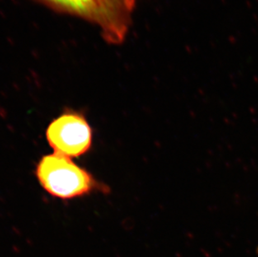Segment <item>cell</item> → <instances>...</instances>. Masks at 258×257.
I'll use <instances>...</instances> for the list:
<instances>
[{
	"instance_id": "1",
	"label": "cell",
	"mask_w": 258,
	"mask_h": 257,
	"mask_svg": "<svg viewBox=\"0 0 258 257\" xmlns=\"http://www.w3.org/2000/svg\"><path fill=\"white\" fill-rule=\"evenodd\" d=\"M55 7L94 23L110 43L126 36L136 0H44Z\"/></svg>"
},
{
	"instance_id": "2",
	"label": "cell",
	"mask_w": 258,
	"mask_h": 257,
	"mask_svg": "<svg viewBox=\"0 0 258 257\" xmlns=\"http://www.w3.org/2000/svg\"><path fill=\"white\" fill-rule=\"evenodd\" d=\"M36 176L49 195L59 199L83 197L99 189L97 182L87 170L71 161V158L58 154L41 158L37 165Z\"/></svg>"
},
{
	"instance_id": "3",
	"label": "cell",
	"mask_w": 258,
	"mask_h": 257,
	"mask_svg": "<svg viewBox=\"0 0 258 257\" xmlns=\"http://www.w3.org/2000/svg\"><path fill=\"white\" fill-rule=\"evenodd\" d=\"M46 139L55 154L68 158L79 157L90 151L92 130L84 115L67 111L49 124Z\"/></svg>"
},
{
	"instance_id": "4",
	"label": "cell",
	"mask_w": 258,
	"mask_h": 257,
	"mask_svg": "<svg viewBox=\"0 0 258 257\" xmlns=\"http://www.w3.org/2000/svg\"><path fill=\"white\" fill-rule=\"evenodd\" d=\"M257 251H258V249H257Z\"/></svg>"
}]
</instances>
